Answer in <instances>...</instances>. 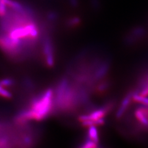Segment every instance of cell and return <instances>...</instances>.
I'll list each match as a JSON object with an SVG mask.
<instances>
[{
  "label": "cell",
  "mask_w": 148,
  "mask_h": 148,
  "mask_svg": "<svg viewBox=\"0 0 148 148\" xmlns=\"http://www.w3.org/2000/svg\"><path fill=\"white\" fill-rule=\"evenodd\" d=\"M70 2L73 7H76L77 5V0H70Z\"/></svg>",
  "instance_id": "cell-16"
},
{
  "label": "cell",
  "mask_w": 148,
  "mask_h": 148,
  "mask_svg": "<svg viewBox=\"0 0 148 148\" xmlns=\"http://www.w3.org/2000/svg\"><path fill=\"white\" fill-rule=\"evenodd\" d=\"M132 100L143 106H148V97L140 95L137 92L133 93Z\"/></svg>",
  "instance_id": "cell-8"
},
{
  "label": "cell",
  "mask_w": 148,
  "mask_h": 148,
  "mask_svg": "<svg viewBox=\"0 0 148 148\" xmlns=\"http://www.w3.org/2000/svg\"></svg>",
  "instance_id": "cell-18"
},
{
  "label": "cell",
  "mask_w": 148,
  "mask_h": 148,
  "mask_svg": "<svg viewBox=\"0 0 148 148\" xmlns=\"http://www.w3.org/2000/svg\"><path fill=\"white\" fill-rule=\"evenodd\" d=\"M97 144H98L87 138V139H86L85 142L84 143V145L81 147L84 148H95L97 147Z\"/></svg>",
  "instance_id": "cell-12"
},
{
  "label": "cell",
  "mask_w": 148,
  "mask_h": 148,
  "mask_svg": "<svg viewBox=\"0 0 148 148\" xmlns=\"http://www.w3.org/2000/svg\"><path fill=\"white\" fill-rule=\"evenodd\" d=\"M56 103L60 109L65 111L73 109L78 100L76 92L71 88L66 79L60 81L56 89Z\"/></svg>",
  "instance_id": "cell-2"
},
{
  "label": "cell",
  "mask_w": 148,
  "mask_h": 148,
  "mask_svg": "<svg viewBox=\"0 0 148 148\" xmlns=\"http://www.w3.org/2000/svg\"><path fill=\"white\" fill-rule=\"evenodd\" d=\"M4 2L6 5L12 8L17 12L23 13L24 12L23 7L19 3L12 0H4Z\"/></svg>",
  "instance_id": "cell-9"
},
{
  "label": "cell",
  "mask_w": 148,
  "mask_h": 148,
  "mask_svg": "<svg viewBox=\"0 0 148 148\" xmlns=\"http://www.w3.org/2000/svg\"><path fill=\"white\" fill-rule=\"evenodd\" d=\"M79 22H80V19L79 18L77 17H75L69 20L68 24L70 27H74L75 25H77L79 24Z\"/></svg>",
  "instance_id": "cell-15"
},
{
  "label": "cell",
  "mask_w": 148,
  "mask_h": 148,
  "mask_svg": "<svg viewBox=\"0 0 148 148\" xmlns=\"http://www.w3.org/2000/svg\"><path fill=\"white\" fill-rule=\"evenodd\" d=\"M108 83H106V82L102 83L99 86H98V87H97L96 90L99 93H101V92H103L106 90L108 88Z\"/></svg>",
  "instance_id": "cell-14"
},
{
  "label": "cell",
  "mask_w": 148,
  "mask_h": 148,
  "mask_svg": "<svg viewBox=\"0 0 148 148\" xmlns=\"http://www.w3.org/2000/svg\"><path fill=\"white\" fill-rule=\"evenodd\" d=\"M134 116L143 126L148 127V106H142L137 108L134 111Z\"/></svg>",
  "instance_id": "cell-5"
},
{
  "label": "cell",
  "mask_w": 148,
  "mask_h": 148,
  "mask_svg": "<svg viewBox=\"0 0 148 148\" xmlns=\"http://www.w3.org/2000/svg\"><path fill=\"white\" fill-rule=\"evenodd\" d=\"M112 104H108L101 109H98L92 111L89 114L82 115L79 117V120L80 122L87 120L95 121L101 118H104L106 114L112 108Z\"/></svg>",
  "instance_id": "cell-4"
},
{
  "label": "cell",
  "mask_w": 148,
  "mask_h": 148,
  "mask_svg": "<svg viewBox=\"0 0 148 148\" xmlns=\"http://www.w3.org/2000/svg\"><path fill=\"white\" fill-rule=\"evenodd\" d=\"M49 18L51 19H55L56 18V15L54 14H53V13H52V14L49 15Z\"/></svg>",
  "instance_id": "cell-17"
},
{
  "label": "cell",
  "mask_w": 148,
  "mask_h": 148,
  "mask_svg": "<svg viewBox=\"0 0 148 148\" xmlns=\"http://www.w3.org/2000/svg\"><path fill=\"white\" fill-rule=\"evenodd\" d=\"M43 56L44 61L48 67L52 68L54 65V48L51 39L46 37L43 43Z\"/></svg>",
  "instance_id": "cell-3"
},
{
  "label": "cell",
  "mask_w": 148,
  "mask_h": 148,
  "mask_svg": "<svg viewBox=\"0 0 148 148\" xmlns=\"http://www.w3.org/2000/svg\"><path fill=\"white\" fill-rule=\"evenodd\" d=\"M0 96L5 99H11L12 97V95L10 92L5 89V87L0 85Z\"/></svg>",
  "instance_id": "cell-11"
},
{
  "label": "cell",
  "mask_w": 148,
  "mask_h": 148,
  "mask_svg": "<svg viewBox=\"0 0 148 148\" xmlns=\"http://www.w3.org/2000/svg\"><path fill=\"white\" fill-rule=\"evenodd\" d=\"M53 91L48 88L32 100L30 108L19 113L15 117V122L24 125L30 120L42 121L47 118L53 109Z\"/></svg>",
  "instance_id": "cell-1"
},
{
  "label": "cell",
  "mask_w": 148,
  "mask_h": 148,
  "mask_svg": "<svg viewBox=\"0 0 148 148\" xmlns=\"http://www.w3.org/2000/svg\"><path fill=\"white\" fill-rule=\"evenodd\" d=\"M87 138H89L91 140L95 142V143L98 144L99 140L98 136V132L97 128L95 126H92L88 127V131L87 133Z\"/></svg>",
  "instance_id": "cell-7"
},
{
  "label": "cell",
  "mask_w": 148,
  "mask_h": 148,
  "mask_svg": "<svg viewBox=\"0 0 148 148\" xmlns=\"http://www.w3.org/2000/svg\"><path fill=\"white\" fill-rule=\"evenodd\" d=\"M133 94V93H128L123 99L121 106L119 107V110L117 111V118H120L125 114V111L127 110V108L130 104L131 101H132Z\"/></svg>",
  "instance_id": "cell-6"
},
{
  "label": "cell",
  "mask_w": 148,
  "mask_h": 148,
  "mask_svg": "<svg viewBox=\"0 0 148 148\" xmlns=\"http://www.w3.org/2000/svg\"><path fill=\"white\" fill-rule=\"evenodd\" d=\"M14 81L11 78L3 79L0 81V85L3 87H9L13 86Z\"/></svg>",
  "instance_id": "cell-10"
},
{
  "label": "cell",
  "mask_w": 148,
  "mask_h": 148,
  "mask_svg": "<svg viewBox=\"0 0 148 148\" xmlns=\"http://www.w3.org/2000/svg\"><path fill=\"white\" fill-rule=\"evenodd\" d=\"M4 0H0V16H5L7 12V8Z\"/></svg>",
  "instance_id": "cell-13"
}]
</instances>
